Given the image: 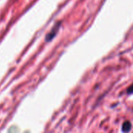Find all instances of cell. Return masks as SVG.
Listing matches in <instances>:
<instances>
[{
  "label": "cell",
  "instance_id": "cell-1",
  "mask_svg": "<svg viewBox=\"0 0 133 133\" xmlns=\"http://www.w3.org/2000/svg\"><path fill=\"white\" fill-rule=\"evenodd\" d=\"M59 26H60V24L58 23V24H57V25H55V26H54V28H53V30H51V32L48 35V40H51L55 36V34H57V32H58V28H59Z\"/></svg>",
  "mask_w": 133,
  "mask_h": 133
},
{
  "label": "cell",
  "instance_id": "cell-2",
  "mask_svg": "<svg viewBox=\"0 0 133 133\" xmlns=\"http://www.w3.org/2000/svg\"><path fill=\"white\" fill-rule=\"evenodd\" d=\"M131 129H132V124L130 122L127 121L123 123V125H122V132H129Z\"/></svg>",
  "mask_w": 133,
  "mask_h": 133
},
{
  "label": "cell",
  "instance_id": "cell-3",
  "mask_svg": "<svg viewBox=\"0 0 133 133\" xmlns=\"http://www.w3.org/2000/svg\"><path fill=\"white\" fill-rule=\"evenodd\" d=\"M127 91H128V94H133V84H132V85L127 89Z\"/></svg>",
  "mask_w": 133,
  "mask_h": 133
}]
</instances>
